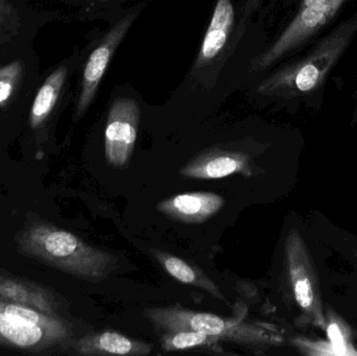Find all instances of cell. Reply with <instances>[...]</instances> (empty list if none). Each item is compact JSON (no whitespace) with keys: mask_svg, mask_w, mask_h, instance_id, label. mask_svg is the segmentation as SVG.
Masks as SVG:
<instances>
[{"mask_svg":"<svg viewBox=\"0 0 357 356\" xmlns=\"http://www.w3.org/2000/svg\"><path fill=\"white\" fill-rule=\"evenodd\" d=\"M22 254L90 282L107 279L117 268L113 255L50 223L31 224L15 238Z\"/></svg>","mask_w":357,"mask_h":356,"instance_id":"obj_1","label":"cell"},{"mask_svg":"<svg viewBox=\"0 0 357 356\" xmlns=\"http://www.w3.org/2000/svg\"><path fill=\"white\" fill-rule=\"evenodd\" d=\"M357 33V12L323 38L298 62L277 71L257 88L258 94L296 98L314 93L345 54Z\"/></svg>","mask_w":357,"mask_h":356,"instance_id":"obj_2","label":"cell"},{"mask_svg":"<svg viewBox=\"0 0 357 356\" xmlns=\"http://www.w3.org/2000/svg\"><path fill=\"white\" fill-rule=\"evenodd\" d=\"M144 316L165 332L190 330L211 336L215 343L231 342L243 346L259 347L278 344L281 340L276 330L268 324L245 320L247 307L241 302L235 305L232 318H222L180 307L148 309Z\"/></svg>","mask_w":357,"mask_h":356,"instance_id":"obj_3","label":"cell"},{"mask_svg":"<svg viewBox=\"0 0 357 356\" xmlns=\"http://www.w3.org/2000/svg\"><path fill=\"white\" fill-rule=\"evenodd\" d=\"M70 336V326L62 318L0 298V346L41 353Z\"/></svg>","mask_w":357,"mask_h":356,"instance_id":"obj_4","label":"cell"},{"mask_svg":"<svg viewBox=\"0 0 357 356\" xmlns=\"http://www.w3.org/2000/svg\"><path fill=\"white\" fill-rule=\"evenodd\" d=\"M347 0H302L295 18L264 54L252 61L250 70H266L282 56L318 33L339 12Z\"/></svg>","mask_w":357,"mask_h":356,"instance_id":"obj_5","label":"cell"},{"mask_svg":"<svg viewBox=\"0 0 357 356\" xmlns=\"http://www.w3.org/2000/svg\"><path fill=\"white\" fill-rule=\"evenodd\" d=\"M139 121V105L133 98H117L111 105L105 131V156L111 167L121 169L129 164Z\"/></svg>","mask_w":357,"mask_h":356,"instance_id":"obj_6","label":"cell"},{"mask_svg":"<svg viewBox=\"0 0 357 356\" xmlns=\"http://www.w3.org/2000/svg\"><path fill=\"white\" fill-rule=\"evenodd\" d=\"M287 275L294 297L304 313L319 326L324 325L317 277L301 236L291 231L285 240Z\"/></svg>","mask_w":357,"mask_h":356,"instance_id":"obj_7","label":"cell"},{"mask_svg":"<svg viewBox=\"0 0 357 356\" xmlns=\"http://www.w3.org/2000/svg\"><path fill=\"white\" fill-rule=\"evenodd\" d=\"M135 14L127 15L110 29L100 45L90 54L87 64L84 69L82 91L77 102V115L81 116L91 104L98 91V86L106 73L107 68L112 60L115 50L127 35L131 25L135 20Z\"/></svg>","mask_w":357,"mask_h":356,"instance_id":"obj_8","label":"cell"},{"mask_svg":"<svg viewBox=\"0 0 357 356\" xmlns=\"http://www.w3.org/2000/svg\"><path fill=\"white\" fill-rule=\"evenodd\" d=\"M181 176L190 179L216 180L241 173L252 175L250 158L247 154L236 150L210 148L197 155L180 169Z\"/></svg>","mask_w":357,"mask_h":356,"instance_id":"obj_9","label":"cell"},{"mask_svg":"<svg viewBox=\"0 0 357 356\" xmlns=\"http://www.w3.org/2000/svg\"><path fill=\"white\" fill-rule=\"evenodd\" d=\"M224 205V198L214 192H188L162 201L157 205V209L169 219L199 225L214 217Z\"/></svg>","mask_w":357,"mask_h":356,"instance_id":"obj_10","label":"cell"},{"mask_svg":"<svg viewBox=\"0 0 357 356\" xmlns=\"http://www.w3.org/2000/svg\"><path fill=\"white\" fill-rule=\"evenodd\" d=\"M75 348L79 355L87 356H146L152 353L148 343L115 332L87 334L77 341Z\"/></svg>","mask_w":357,"mask_h":356,"instance_id":"obj_11","label":"cell"},{"mask_svg":"<svg viewBox=\"0 0 357 356\" xmlns=\"http://www.w3.org/2000/svg\"><path fill=\"white\" fill-rule=\"evenodd\" d=\"M235 10L231 0H218L213 15L199 48L197 65L211 62L226 45L234 23Z\"/></svg>","mask_w":357,"mask_h":356,"instance_id":"obj_12","label":"cell"},{"mask_svg":"<svg viewBox=\"0 0 357 356\" xmlns=\"http://www.w3.org/2000/svg\"><path fill=\"white\" fill-rule=\"evenodd\" d=\"M0 298L50 315H56L59 309L58 301L50 291L15 278L0 277Z\"/></svg>","mask_w":357,"mask_h":356,"instance_id":"obj_13","label":"cell"},{"mask_svg":"<svg viewBox=\"0 0 357 356\" xmlns=\"http://www.w3.org/2000/svg\"><path fill=\"white\" fill-rule=\"evenodd\" d=\"M152 254L154 255L155 259L158 261L161 268H163L165 271L174 279L181 284H188V286L206 291L218 300L228 303L220 288L199 268L183 261L180 257L163 252V251L156 250V249L152 250Z\"/></svg>","mask_w":357,"mask_h":356,"instance_id":"obj_14","label":"cell"},{"mask_svg":"<svg viewBox=\"0 0 357 356\" xmlns=\"http://www.w3.org/2000/svg\"><path fill=\"white\" fill-rule=\"evenodd\" d=\"M66 75V67H60L46 79L40 88L31 106V116H29V123L33 129L41 125L47 118L48 115L52 113V109L58 102Z\"/></svg>","mask_w":357,"mask_h":356,"instance_id":"obj_15","label":"cell"},{"mask_svg":"<svg viewBox=\"0 0 357 356\" xmlns=\"http://www.w3.org/2000/svg\"><path fill=\"white\" fill-rule=\"evenodd\" d=\"M22 71V64L19 61L0 67V107L4 106L16 91Z\"/></svg>","mask_w":357,"mask_h":356,"instance_id":"obj_16","label":"cell"},{"mask_svg":"<svg viewBox=\"0 0 357 356\" xmlns=\"http://www.w3.org/2000/svg\"><path fill=\"white\" fill-rule=\"evenodd\" d=\"M18 26L17 10L8 0H0V44L10 41L16 35Z\"/></svg>","mask_w":357,"mask_h":356,"instance_id":"obj_17","label":"cell"},{"mask_svg":"<svg viewBox=\"0 0 357 356\" xmlns=\"http://www.w3.org/2000/svg\"><path fill=\"white\" fill-rule=\"evenodd\" d=\"M328 336L331 340L333 341V346H335V349H340L341 353H344L343 349L346 348V340L344 338L343 332H342L341 327L339 324L333 323L328 328Z\"/></svg>","mask_w":357,"mask_h":356,"instance_id":"obj_18","label":"cell"},{"mask_svg":"<svg viewBox=\"0 0 357 356\" xmlns=\"http://www.w3.org/2000/svg\"><path fill=\"white\" fill-rule=\"evenodd\" d=\"M258 2H259V0H247V6L245 8V13L249 14V13H251L252 10H255Z\"/></svg>","mask_w":357,"mask_h":356,"instance_id":"obj_19","label":"cell"},{"mask_svg":"<svg viewBox=\"0 0 357 356\" xmlns=\"http://www.w3.org/2000/svg\"><path fill=\"white\" fill-rule=\"evenodd\" d=\"M356 104H357V90H356ZM356 112H357V106H356Z\"/></svg>","mask_w":357,"mask_h":356,"instance_id":"obj_20","label":"cell"}]
</instances>
